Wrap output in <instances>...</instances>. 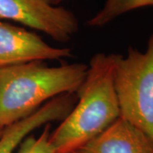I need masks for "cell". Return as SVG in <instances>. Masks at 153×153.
I'll return each instance as SVG.
<instances>
[{"mask_svg":"<svg viewBox=\"0 0 153 153\" xmlns=\"http://www.w3.org/2000/svg\"><path fill=\"white\" fill-rule=\"evenodd\" d=\"M76 100L74 94L60 95L27 117L5 127L0 136V153H13L33 130L54 121L64 120L75 106Z\"/></svg>","mask_w":153,"mask_h":153,"instance_id":"obj_6","label":"cell"},{"mask_svg":"<svg viewBox=\"0 0 153 153\" xmlns=\"http://www.w3.org/2000/svg\"><path fill=\"white\" fill-rule=\"evenodd\" d=\"M79 153H153V138L119 117Z\"/></svg>","mask_w":153,"mask_h":153,"instance_id":"obj_7","label":"cell"},{"mask_svg":"<svg viewBox=\"0 0 153 153\" xmlns=\"http://www.w3.org/2000/svg\"><path fill=\"white\" fill-rule=\"evenodd\" d=\"M63 1L64 0H49L50 4L54 6H57L58 4H60L61 2H63Z\"/></svg>","mask_w":153,"mask_h":153,"instance_id":"obj_10","label":"cell"},{"mask_svg":"<svg viewBox=\"0 0 153 153\" xmlns=\"http://www.w3.org/2000/svg\"><path fill=\"white\" fill-rule=\"evenodd\" d=\"M51 125L45 124L44 130L39 137L27 135L21 144L16 153H55L54 148L49 142Z\"/></svg>","mask_w":153,"mask_h":153,"instance_id":"obj_9","label":"cell"},{"mask_svg":"<svg viewBox=\"0 0 153 153\" xmlns=\"http://www.w3.org/2000/svg\"><path fill=\"white\" fill-rule=\"evenodd\" d=\"M147 6H153V0H105L101 10L88 21V25L101 27L128 11Z\"/></svg>","mask_w":153,"mask_h":153,"instance_id":"obj_8","label":"cell"},{"mask_svg":"<svg viewBox=\"0 0 153 153\" xmlns=\"http://www.w3.org/2000/svg\"><path fill=\"white\" fill-rule=\"evenodd\" d=\"M116 55L95 54L84 81L76 92L77 103L52 132L49 142L55 153H76L120 117L114 85Z\"/></svg>","mask_w":153,"mask_h":153,"instance_id":"obj_1","label":"cell"},{"mask_svg":"<svg viewBox=\"0 0 153 153\" xmlns=\"http://www.w3.org/2000/svg\"><path fill=\"white\" fill-rule=\"evenodd\" d=\"M0 19L36 29L60 43L70 41L79 28L71 10L52 5L49 0H0Z\"/></svg>","mask_w":153,"mask_h":153,"instance_id":"obj_4","label":"cell"},{"mask_svg":"<svg viewBox=\"0 0 153 153\" xmlns=\"http://www.w3.org/2000/svg\"><path fill=\"white\" fill-rule=\"evenodd\" d=\"M4 128L3 126L0 125V136L2 135V134H3V132H4Z\"/></svg>","mask_w":153,"mask_h":153,"instance_id":"obj_11","label":"cell"},{"mask_svg":"<svg viewBox=\"0 0 153 153\" xmlns=\"http://www.w3.org/2000/svg\"><path fill=\"white\" fill-rule=\"evenodd\" d=\"M76 153H79V152H76Z\"/></svg>","mask_w":153,"mask_h":153,"instance_id":"obj_12","label":"cell"},{"mask_svg":"<svg viewBox=\"0 0 153 153\" xmlns=\"http://www.w3.org/2000/svg\"><path fill=\"white\" fill-rule=\"evenodd\" d=\"M82 63L47 66L31 61L0 69V125L28 117L52 99L75 94L87 75Z\"/></svg>","mask_w":153,"mask_h":153,"instance_id":"obj_2","label":"cell"},{"mask_svg":"<svg viewBox=\"0 0 153 153\" xmlns=\"http://www.w3.org/2000/svg\"><path fill=\"white\" fill-rule=\"evenodd\" d=\"M71 56L69 48H55L27 29L0 21V69L31 61Z\"/></svg>","mask_w":153,"mask_h":153,"instance_id":"obj_5","label":"cell"},{"mask_svg":"<svg viewBox=\"0 0 153 153\" xmlns=\"http://www.w3.org/2000/svg\"><path fill=\"white\" fill-rule=\"evenodd\" d=\"M114 85L121 117L153 138V34L145 52L116 55Z\"/></svg>","mask_w":153,"mask_h":153,"instance_id":"obj_3","label":"cell"}]
</instances>
